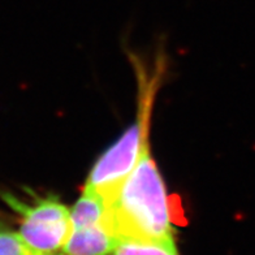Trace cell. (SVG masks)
Masks as SVG:
<instances>
[{
  "label": "cell",
  "instance_id": "obj_6",
  "mask_svg": "<svg viewBox=\"0 0 255 255\" xmlns=\"http://www.w3.org/2000/svg\"><path fill=\"white\" fill-rule=\"evenodd\" d=\"M111 255H178L177 249L158 244L135 241H119Z\"/></svg>",
  "mask_w": 255,
  "mask_h": 255
},
{
  "label": "cell",
  "instance_id": "obj_4",
  "mask_svg": "<svg viewBox=\"0 0 255 255\" xmlns=\"http://www.w3.org/2000/svg\"><path fill=\"white\" fill-rule=\"evenodd\" d=\"M118 245L107 223L72 229L63 246L65 255H111Z\"/></svg>",
  "mask_w": 255,
  "mask_h": 255
},
{
  "label": "cell",
  "instance_id": "obj_3",
  "mask_svg": "<svg viewBox=\"0 0 255 255\" xmlns=\"http://www.w3.org/2000/svg\"><path fill=\"white\" fill-rule=\"evenodd\" d=\"M0 197L20 216L18 235L29 248L42 255L63 249L72 231L71 210L56 195H34L31 202L21 201L10 193H1Z\"/></svg>",
  "mask_w": 255,
  "mask_h": 255
},
{
  "label": "cell",
  "instance_id": "obj_5",
  "mask_svg": "<svg viewBox=\"0 0 255 255\" xmlns=\"http://www.w3.org/2000/svg\"><path fill=\"white\" fill-rule=\"evenodd\" d=\"M107 216V203L101 195L84 188L82 195L71 210L72 229L85 228L91 225L106 223Z\"/></svg>",
  "mask_w": 255,
  "mask_h": 255
},
{
  "label": "cell",
  "instance_id": "obj_7",
  "mask_svg": "<svg viewBox=\"0 0 255 255\" xmlns=\"http://www.w3.org/2000/svg\"><path fill=\"white\" fill-rule=\"evenodd\" d=\"M0 255H42L34 252L21 239L18 232H13L0 222Z\"/></svg>",
  "mask_w": 255,
  "mask_h": 255
},
{
  "label": "cell",
  "instance_id": "obj_2",
  "mask_svg": "<svg viewBox=\"0 0 255 255\" xmlns=\"http://www.w3.org/2000/svg\"><path fill=\"white\" fill-rule=\"evenodd\" d=\"M139 81V111L137 120L107 151L98 158L85 185V188L101 195L107 205L130 175L144 146L150 143V116L159 78L141 76Z\"/></svg>",
  "mask_w": 255,
  "mask_h": 255
},
{
  "label": "cell",
  "instance_id": "obj_8",
  "mask_svg": "<svg viewBox=\"0 0 255 255\" xmlns=\"http://www.w3.org/2000/svg\"><path fill=\"white\" fill-rule=\"evenodd\" d=\"M47 255H61V254H55V253H52V254H47ZM63 255H65V254H63Z\"/></svg>",
  "mask_w": 255,
  "mask_h": 255
},
{
  "label": "cell",
  "instance_id": "obj_1",
  "mask_svg": "<svg viewBox=\"0 0 255 255\" xmlns=\"http://www.w3.org/2000/svg\"><path fill=\"white\" fill-rule=\"evenodd\" d=\"M106 223L119 241L158 244L177 249L164 180L147 143L137 164L107 205Z\"/></svg>",
  "mask_w": 255,
  "mask_h": 255
}]
</instances>
